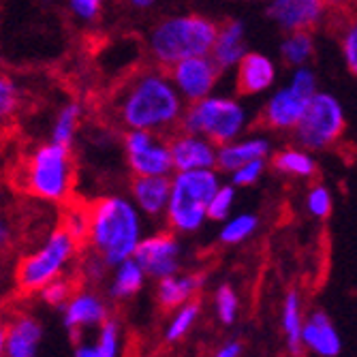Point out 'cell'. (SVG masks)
<instances>
[{
  "mask_svg": "<svg viewBox=\"0 0 357 357\" xmlns=\"http://www.w3.org/2000/svg\"><path fill=\"white\" fill-rule=\"evenodd\" d=\"M186 103L160 67L135 71L114 94L112 114L124 131L172 135L178 131Z\"/></svg>",
  "mask_w": 357,
  "mask_h": 357,
  "instance_id": "obj_1",
  "label": "cell"
},
{
  "mask_svg": "<svg viewBox=\"0 0 357 357\" xmlns=\"http://www.w3.org/2000/svg\"><path fill=\"white\" fill-rule=\"evenodd\" d=\"M88 208V250L107 268L131 259L144 238V218L124 195H103Z\"/></svg>",
  "mask_w": 357,
  "mask_h": 357,
  "instance_id": "obj_2",
  "label": "cell"
},
{
  "mask_svg": "<svg viewBox=\"0 0 357 357\" xmlns=\"http://www.w3.org/2000/svg\"><path fill=\"white\" fill-rule=\"evenodd\" d=\"M218 24L204 13H176L152 24L146 37V52L154 67L169 69L172 64L192 58L210 56Z\"/></svg>",
  "mask_w": 357,
  "mask_h": 357,
  "instance_id": "obj_3",
  "label": "cell"
},
{
  "mask_svg": "<svg viewBox=\"0 0 357 357\" xmlns=\"http://www.w3.org/2000/svg\"><path fill=\"white\" fill-rule=\"evenodd\" d=\"M75 156L69 146L45 142L32 150L20 172V186L30 197L64 204L75 188Z\"/></svg>",
  "mask_w": 357,
  "mask_h": 357,
  "instance_id": "obj_4",
  "label": "cell"
},
{
  "mask_svg": "<svg viewBox=\"0 0 357 357\" xmlns=\"http://www.w3.org/2000/svg\"><path fill=\"white\" fill-rule=\"evenodd\" d=\"M169 202L165 210L167 229L178 236L197 234L208 220V202L220 186V174L212 169L176 172L169 176Z\"/></svg>",
  "mask_w": 357,
  "mask_h": 357,
  "instance_id": "obj_5",
  "label": "cell"
},
{
  "mask_svg": "<svg viewBox=\"0 0 357 357\" xmlns=\"http://www.w3.org/2000/svg\"><path fill=\"white\" fill-rule=\"evenodd\" d=\"M248 124L250 114L242 99L231 94L214 92L206 96V99L186 103L178 128L192 135L206 137L214 146H222L227 142H234L246 135Z\"/></svg>",
  "mask_w": 357,
  "mask_h": 357,
  "instance_id": "obj_6",
  "label": "cell"
},
{
  "mask_svg": "<svg viewBox=\"0 0 357 357\" xmlns=\"http://www.w3.org/2000/svg\"><path fill=\"white\" fill-rule=\"evenodd\" d=\"M319 90L317 73L310 67L291 69L282 86H274L259 112V124L270 133H291Z\"/></svg>",
  "mask_w": 357,
  "mask_h": 357,
  "instance_id": "obj_7",
  "label": "cell"
},
{
  "mask_svg": "<svg viewBox=\"0 0 357 357\" xmlns=\"http://www.w3.org/2000/svg\"><path fill=\"white\" fill-rule=\"evenodd\" d=\"M79 248L82 246L62 227H58L37 250L20 259L15 268L17 289L24 294H39L45 284L64 276Z\"/></svg>",
  "mask_w": 357,
  "mask_h": 357,
  "instance_id": "obj_8",
  "label": "cell"
},
{
  "mask_svg": "<svg viewBox=\"0 0 357 357\" xmlns=\"http://www.w3.org/2000/svg\"><path fill=\"white\" fill-rule=\"evenodd\" d=\"M347 131V114L338 96L332 92L317 90L310 99L304 116L291 131L294 144L310 150V152H326L334 148Z\"/></svg>",
  "mask_w": 357,
  "mask_h": 357,
  "instance_id": "obj_9",
  "label": "cell"
},
{
  "mask_svg": "<svg viewBox=\"0 0 357 357\" xmlns=\"http://www.w3.org/2000/svg\"><path fill=\"white\" fill-rule=\"evenodd\" d=\"M122 152L133 176H172L174 163L167 135L150 131H124Z\"/></svg>",
  "mask_w": 357,
  "mask_h": 357,
  "instance_id": "obj_10",
  "label": "cell"
},
{
  "mask_svg": "<svg viewBox=\"0 0 357 357\" xmlns=\"http://www.w3.org/2000/svg\"><path fill=\"white\" fill-rule=\"evenodd\" d=\"M167 75L184 103H195L216 92L222 71L210 56L184 58L167 69Z\"/></svg>",
  "mask_w": 357,
  "mask_h": 357,
  "instance_id": "obj_11",
  "label": "cell"
},
{
  "mask_svg": "<svg viewBox=\"0 0 357 357\" xmlns=\"http://www.w3.org/2000/svg\"><path fill=\"white\" fill-rule=\"evenodd\" d=\"M180 257H182L180 238L169 229L144 236L133 252V259L139 264L144 274L156 280L178 274Z\"/></svg>",
  "mask_w": 357,
  "mask_h": 357,
  "instance_id": "obj_12",
  "label": "cell"
},
{
  "mask_svg": "<svg viewBox=\"0 0 357 357\" xmlns=\"http://www.w3.org/2000/svg\"><path fill=\"white\" fill-rule=\"evenodd\" d=\"M266 5H268L266 13L270 22L282 32H294V30L314 32V28H319L330 15L326 0H270Z\"/></svg>",
  "mask_w": 357,
  "mask_h": 357,
  "instance_id": "obj_13",
  "label": "cell"
},
{
  "mask_svg": "<svg viewBox=\"0 0 357 357\" xmlns=\"http://www.w3.org/2000/svg\"><path fill=\"white\" fill-rule=\"evenodd\" d=\"M109 317L112 314H109V306L105 298L94 294V291H79V294H73L71 300L62 306V323L75 342L82 340V334L86 330H92V328L99 330Z\"/></svg>",
  "mask_w": 357,
  "mask_h": 357,
  "instance_id": "obj_14",
  "label": "cell"
},
{
  "mask_svg": "<svg viewBox=\"0 0 357 357\" xmlns=\"http://www.w3.org/2000/svg\"><path fill=\"white\" fill-rule=\"evenodd\" d=\"M236 92L240 96H259L268 94L278 79L276 62L261 52H246V56L238 62L234 69Z\"/></svg>",
  "mask_w": 357,
  "mask_h": 357,
  "instance_id": "obj_15",
  "label": "cell"
},
{
  "mask_svg": "<svg viewBox=\"0 0 357 357\" xmlns=\"http://www.w3.org/2000/svg\"><path fill=\"white\" fill-rule=\"evenodd\" d=\"M174 172H190V169H216V148L210 139L192 135L186 131H174L167 135Z\"/></svg>",
  "mask_w": 357,
  "mask_h": 357,
  "instance_id": "obj_16",
  "label": "cell"
},
{
  "mask_svg": "<svg viewBox=\"0 0 357 357\" xmlns=\"http://www.w3.org/2000/svg\"><path fill=\"white\" fill-rule=\"evenodd\" d=\"M248 52V28L242 20L231 17L218 24L214 45L210 50V58L214 60L216 67L227 73L238 67V62Z\"/></svg>",
  "mask_w": 357,
  "mask_h": 357,
  "instance_id": "obj_17",
  "label": "cell"
},
{
  "mask_svg": "<svg viewBox=\"0 0 357 357\" xmlns=\"http://www.w3.org/2000/svg\"><path fill=\"white\" fill-rule=\"evenodd\" d=\"M274 152L272 139L264 133H252V135H242L234 142H227L216 148V172L229 176L234 169H238L244 163L259 158H270Z\"/></svg>",
  "mask_w": 357,
  "mask_h": 357,
  "instance_id": "obj_18",
  "label": "cell"
},
{
  "mask_svg": "<svg viewBox=\"0 0 357 357\" xmlns=\"http://www.w3.org/2000/svg\"><path fill=\"white\" fill-rule=\"evenodd\" d=\"M302 347L317 357H338L342 338L326 310H312L302 326Z\"/></svg>",
  "mask_w": 357,
  "mask_h": 357,
  "instance_id": "obj_19",
  "label": "cell"
},
{
  "mask_svg": "<svg viewBox=\"0 0 357 357\" xmlns=\"http://www.w3.org/2000/svg\"><path fill=\"white\" fill-rule=\"evenodd\" d=\"M169 176H133L128 184V192L135 208L142 212V216L148 218H163L169 202Z\"/></svg>",
  "mask_w": 357,
  "mask_h": 357,
  "instance_id": "obj_20",
  "label": "cell"
},
{
  "mask_svg": "<svg viewBox=\"0 0 357 357\" xmlns=\"http://www.w3.org/2000/svg\"><path fill=\"white\" fill-rule=\"evenodd\" d=\"M43 326L37 317L20 312L7 321L5 357H39Z\"/></svg>",
  "mask_w": 357,
  "mask_h": 357,
  "instance_id": "obj_21",
  "label": "cell"
},
{
  "mask_svg": "<svg viewBox=\"0 0 357 357\" xmlns=\"http://www.w3.org/2000/svg\"><path fill=\"white\" fill-rule=\"evenodd\" d=\"M268 167H272L276 174L284 178H294V180H312L319 174V163H317L314 152L304 150L296 144L272 152L268 158Z\"/></svg>",
  "mask_w": 357,
  "mask_h": 357,
  "instance_id": "obj_22",
  "label": "cell"
},
{
  "mask_svg": "<svg viewBox=\"0 0 357 357\" xmlns=\"http://www.w3.org/2000/svg\"><path fill=\"white\" fill-rule=\"evenodd\" d=\"M204 276L202 274H186V276H167L160 278L156 287V300L163 310H174L190 300L204 289Z\"/></svg>",
  "mask_w": 357,
  "mask_h": 357,
  "instance_id": "obj_23",
  "label": "cell"
},
{
  "mask_svg": "<svg viewBox=\"0 0 357 357\" xmlns=\"http://www.w3.org/2000/svg\"><path fill=\"white\" fill-rule=\"evenodd\" d=\"M317 54V37L312 30H294L284 32L280 41V60L289 69L310 67Z\"/></svg>",
  "mask_w": 357,
  "mask_h": 357,
  "instance_id": "obj_24",
  "label": "cell"
},
{
  "mask_svg": "<svg viewBox=\"0 0 357 357\" xmlns=\"http://www.w3.org/2000/svg\"><path fill=\"white\" fill-rule=\"evenodd\" d=\"M280 326L282 334L287 338V349L291 355L300 357L304 347H302V326H304V312H302V298L296 289L287 291L282 300V310H280Z\"/></svg>",
  "mask_w": 357,
  "mask_h": 357,
  "instance_id": "obj_25",
  "label": "cell"
},
{
  "mask_svg": "<svg viewBox=\"0 0 357 357\" xmlns=\"http://www.w3.org/2000/svg\"><path fill=\"white\" fill-rule=\"evenodd\" d=\"M112 270H114V274H112V280H109V287H107V296L112 300H116V302L135 298L144 289V282L148 278L133 257L126 259V261H122V264H118Z\"/></svg>",
  "mask_w": 357,
  "mask_h": 357,
  "instance_id": "obj_26",
  "label": "cell"
},
{
  "mask_svg": "<svg viewBox=\"0 0 357 357\" xmlns=\"http://www.w3.org/2000/svg\"><path fill=\"white\" fill-rule=\"evenodd\" d=\"M122 351V330L116 319H107L96 332V338L88 342H77L75 357H120Z\"/></svg>",
  "mask_w": 357,
  "mask_h": 357,
  "instance_id": "obj_27",
  "label": "cell"
},
{
  "mask_svg": "<svg viewBox=\"0 0 357 357\" xmlns=\"http://www.w3.org/2000/svg\"><path fill=\"white\" fill-rule=\"evenodd\" d=\"M82 120H84L82 103L67 101L54 116L52 131H50V142L71 148L75 144V139H77V133H79V128H82Z\"/></svg>",
  "mask_w": 357,
  "mask_h": 357,
  "instance_id": "obj_28",
  "label": "cell"
},
{
  "mask_svg": "<svg viewBox=\"0 0 357 357\" xmlns=\"http://www.w3.org/2000/svg\"><path fill=\"white\" fill-rule=\"evenodd\" d=\"M257 229H259V216L257 214H252V212L231 214L227 220H222V227L218 231V240L225 246H238V244L246 242L248 238H252Z\"/></svg>",
  "mask_w": 357,
  "mask_h": 357,
  "instance_id": "obj_29",
  "label": "cell"
},
{
  "mask_svg": "<svg viewBox=\"0 0 357 357\" xmlns=\"http://www.w3.org/2000/svg\"><path fill=\"white\" fill-rule=\"evenodd\" d=\"M202 314V304L199 300H190L182 306L176 308V312L172 314L169 323H167V328H165V340L167 342H178L182 340L190 330L192 326L197 323Z\"/></svg>",
  "mask_w": 357,
  "mask_h": 357,
  "instance_id": "obj_30",
  "label": "cell"
},
{
  "mask_svg": "<svg viewBox=\"0 0 357 357\" xmlns=\"http://www.w3.org/2000/svg\"><path fill=\"white\" fill-rule=\"evenodd\" d=\"M236 197H238V188L229 182L222 184L214 190V195L208 202V220L212 222H222L234 214L236 208Z\"/></svg>",
  "mask_w": 357,
  "mask_h": 357,
  "instance_id": "obj_31",
  "label": "cell"
},
{
  "mask_svg": "<svg viewBox=\"0 0 357 357\" xmlns=\"http://www.w3.org/2000/svg\"><path fill=\"white\" fill-rule=\"evenodd\" d=\"M214 310L222 326H234L240 314V298L231 284H220L214 296Z\"/></svg>",
  "mask_w": 357,
  "mask_h": 357,
  "instance_id": "obj_32",
  "label": "cell"
},
{
  "mask_svg": "<svg viewBox=\"0 0 357 357\" xmlns=\"http://www.w3.org/2000/svg\"><path fill=\"white\" fill-rule=\"evenodd\" d=\"M338 41H340V56L347 71L353 77H357V15H353L342 24Z\"/></svg>",
  "mask_w": 357,
  "mask_h": 357,
  "instance_id": "obj_33",
  "label": "cell"
},
{
  "mask_svg": "<svg viewBox=\"0 0 357 357\" xmlns=\"http://www.w3.org/2000/svg\"><path fill=\"white\" fill-rule=\"evenodd\" d=\"M62 229L67 231L79 246L86 244V236H88V208L86 206H67L62 214Z\"/></svg>",
  "mask_w": 357,
  "mask_h": 357,
  "instance_id": "obj_34",
  "label": "cell"
},
{
  "mask_svg": "<svg viewBox=\"0 0 357 357\" xmlns=\"http://www.w3.org/2000/svg\"><path fill=\"white\" fill-rule=\"evenodd\" d=\"M17 109H20V86L11 75L0 73V124L9 122Z\"/></svg>",
  "mask_w": 357,
  "mask_h": 357,
  "instance_id": "obj_35",
  "label": "cell"
},
{
  "mask_svg": "<svg viewBox=\"0 0 357 357\" xmlns=\"http://www.w3.org/2000/svg\"><path fill=\"white\" fill-rule=\"evenodd\" d=\"M334 208V197H332V190L326 184H312L306 192V210L310 216L323 220L332 214Z\"/></svg>",
  "mask_w": 357,
  "mask_h": 357,
  "instance_id": "obj_36",
  "label": "cell"
},
{
  "mask_svg": "<svg viewBox=\"0 0 357 357\" xmlns=\"http://www.w3.org/2000/svg\"><path fill=\"white\" fill-rule=\"evenodd\" d=\"M107 7V0H67V9L79 24L99 22Z\"/></svg>",
  "mask_w": 357,
  "mask_h": 357,
  "instance_id": "obj_37",
  "label": "cell"
},
{
  "mask_svg": "<svg viewBox=\"0 0 357 357\" xmlns=\"http://www.w3.org/2000/svg\"><path fill=\"white\" fill-rule=\"evenodd\" d=\"M266 169H268V158H259V160H250V163L240 165L238 169L229 174V178L236 188H248L264 178Z\"/></svg>",
  "mask_w": 357,
  "mask_h": 357,
  "instance_id": "obj_38",
  "label": "cell"
},
{
  "mask_svg": "<svg viewBox=\"0 0 357 357\" xmlns=\"http://www.w3.org/2000/svg\"><path fill=\"white\" fill-rule=\"evenodd\" d=\"M39 296L45 304H50L54 308H62L73 296V282L67 276H60V278L52 280L50 284H45L39 291Z\"/></svg>",
  "mask_w": 357,
  "mask_h": 357,
  "instance_id": "obj_39",
  "label": "cell"
},
{
  "mask_svg": "<svg viewBox=\"0 0 357 357\" xmlns=\"http://www.w3.org/2000/svg\"><path fill=\"white\" fill-rule=\"evenodd\" d=\"M242 351H244V347L240 340H227L225 344H220L216 349V353L212 357H242Z\"/></svg>",
  "mask_w": 357,
  "mask_h": 357,
  "instance_id": "obj_40",
  "label": "cell"
},
{
  "mask_svg": "<svg viewBox=\"0 0 357 357\" xmlns=\"http://www.w3.org/2000/svg\"><path fill=\"white\" fill-rule=\"evenodd\" d=\"M13 240V231H11V222L5 218V214L0 212V250H5Z\"/></svg>",
  "mask_w": 357,
  "mask_h": 357,
  "instance_id": "obj_41",
  "label": "cell"
},
{
  "mask_svg": "<svg viewBox=\"0 0 357 357\" xmlns=\"http://www.w3.org/2000/svg\"><path fill=\"white\" fill-rule=\"evenodd\" d=\"M122 3L135 13H146V11H152L158 5V0H122Z\"/></svg>",
  "mask_w": 357,
  "mask_h": 357,
  "instance_id": "obj_42",
  "label": "cell"
},
{
  "mask_svg": "<svg viewBox=\"0 0 357 357\" xmlns=\"http://www.w3.org/2000/svg\"><path fill=\"white\" fill-rule=\"evenodd\" d=\"M349 3H351V0H326V5H328L330 11H342Z\"/></svg>",
  "mask_w": 357,
  "mask_h": 357,
  "instance_id": "obj_43",
  "label": "cell"
},
{
  "mask_svg": "<svg viewBox=\"0 0 357 357\" xmlns=\"http://www.w3.org/2000/svg\"><path fill=\"white\" fill-rule=\"evenodd\" d=\"M5 334H7V321L0 319V357H5Z\"/></svg>",
  "mask_w": 357,
  "mask_h": 357,
  "instance_id": "obj_44",
  "label": "cell"
},
{
  "mask_svg": "<svg viewBox=\"0 0 357 357\" xmlns=\"http://www.w3.org/2000/svg\"><path fill=\"white\" fill-rule=\"evenodd\" d=\"M250 3H270V0H250Z\"/></svg>",
  "mask_w": 357,
  "mask_h": 357,
  "instance_id": "obj_45",
  "label": "cell"
}]
</instances>
